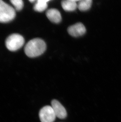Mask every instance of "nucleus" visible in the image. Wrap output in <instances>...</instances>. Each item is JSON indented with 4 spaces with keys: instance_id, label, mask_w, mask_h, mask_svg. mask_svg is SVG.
<instances>
[{
    "instance_id": "obj_2",
    "label": "nucleus",
    "mask_w": 121,
    "mask_h": 122,
    "mask_svg": "<svg viewBox=\"0 0 121 122\" xmlns=\"http://www.w3.org/2000/svg\"><path fill=\"white\" fill-rule=\"evenodd\" d=\"M16 15L15 10L8 4L0 0V22L8 23L14 20Z\"/></svg>"
},
{
    "instance_id": "obj_4",
    "label": "nucleus",
    "mask_w": 121,
    "mask_h": 122,
    "mask_svg": "<svg viewBox=\"0 0 121 122\" xmlns=\"http://www.w3.org/2000/svg\"><path fill=\"white\" fill-rule=\"evenodd\" d=\"M41 122H54L56 115L51 106H47L42 107L39 113Z\"/></svg>"
},
{
    "instance_id": "obj_6",
    "label": "nucleus",
    "mask_w": 121,
    "mask_h": 122,
    "mask_svg": "<svg viewBox=\"0 0 121 122\" xmlns=\"http://www.w3.org/2000/svg\"><path fill=\"white\" fill-rule=\"evenodd\" d=\"M86 31L85 27L84 25L81 23L72 25L69 27L68 29V32L69 35L75 37L82 36L85 34Z\"/></svg>"
},
{
    "instance_id": "obj_12",
    "label": "nucleus",
    "mask_w": 121,
    "mask_h": 122,
    "mask_svg": "<svg viewBox=\"0 0 121 122\" xmlns=\"http://www.w3.org/2000/svg\"><path fill=\"white\" fill-rule=\"evenodd\" d=\"M29 1H30V2H35V0H29Z\"/></svg>"
},
{
    "instance_id": "obj_10",
    "label": "nucleus",
    "mask_w": 121,
    "mask_h": 122,
    "mask_svg": "<svg viewBox=\"0 0 121 122\" xmlns=\"http://www.w3.org/2000/svg\"><path fill=\"white\" fill-rule=\"evenodd\" d=\"M92 4L91 0H81L79 1L78 8L81 11H86L90 8Z\"/></svg>"
},
{
    "instance_id": "obj_3",
    "label": "nucleus",
    "mask_w": 121,
    "mask_h": 122,
    "mask_svg": "<svg viewBox=\"0 0 121 122\" xmlns=\"http://www.w3.org/2000/svg\"><path fill=\"white\" fill-rule=\"evenodd\" d=\"M25 40L23 36L18 34H13L9 36L5 41V45L9 51H17L23 47Z\"/></svg>"
},
{
    "instance_id": "obj_11",
    "label": "nucleus",
    "mask_w": 121,
    "mask_h": 122,
    "mask_svg": "<svg viewBox=\"0 0 121 122\" xmlns=\"http://www.w3.org/2000/svg\"><path fill=\"white\" fill-rule=\"evenodd\" d=\"M10 2L17 11L21 10L23 8L24 3L22 0H11Z\"/></svg>"
},
{
    "instance_id": "obj_9",
    "label": "nucleus",
    "mask_w": 121,
    "mask_h": 122,
    "mask_svg": "<svg viewBox=\"0 0 121 122\" xmlns=\"http://www.w3.org/2000/svg\"><path fill=\"white\" fill-rule=\"evenodd\" d=\"M49 0H38L35 4L33 9L37 12H43L48 7L47 2Z\"/></svg>"
},
{
    "instance_id": "obj_5",
    "label": "nucleus",
    "mask_w": 121,
    "mask_h": 122,
    "mask_svg": "<svg viewBox=\"0 0 121 122\" xmlns=\"http://www.w3.org/2000/svg\"><path fill=\"white\" fill-rule=\"evenodd\" d=\"M51 105L56 117L60 119H64L66 117V110L58 101L56 100H53L51 102Z\"/></svg>"
},
{
    "instance_id": "obj_7",
    "label": "nucleus",
    "mask_w": 121,
    "mask_h": 122,
    "mask_svg": "<svg viewBox=\"0 0 121 122\" xmlns=\"http://www.w3.org/2000/svg\"><path fill=\"white\" fill-rule=\"evenodd\" d=\"M46 15L49 20L55 23H59L61 21V15L58 10L55 8L48 10L46 12Z\"/></svg>"
},
{
    "instance_id": "obj_1",
    "label": "nucleus",
    "mask_w": 121,
    "mask_h": 122,
    "mask_svg": "<svg viewBox=\"0 0 121 122\" xmlns=\"http://www.w3.org/2000/svg\"><path fill=\"white\" fill-rule=\"evenodd\" d=\"M47 46L44 41L40 38H34L29 41L24 47L25 54L29 57L39 56L46 51Z\"/></svg>"
},
{
    "instance_id": "obj_8",
    "label": "nucleus",
    "mask_w": 121,
    "mask_h": 122,
    "mask_svg": "<svg viewBox=\"0 0 121 122\" xmlns=\"http://www.w3.org/2000/svg\"><path fill=\"white\" fill-rule=\"evenodd\" d=\"M62 7L67 12H72L75 10L78 7L77 0H66L62 1Z\"/></svg>"
}]
</instances>
